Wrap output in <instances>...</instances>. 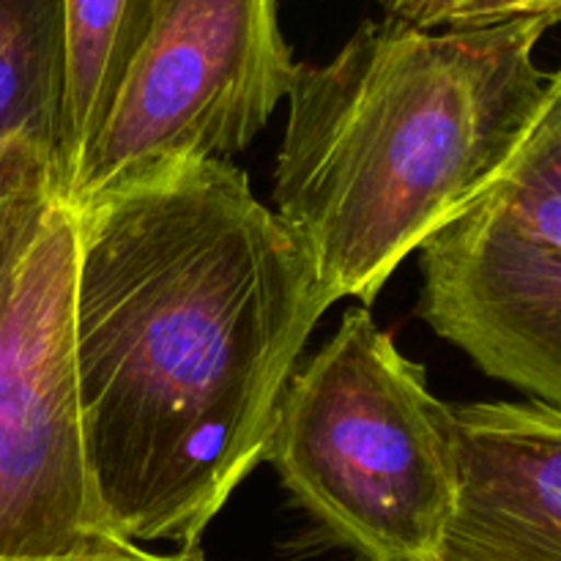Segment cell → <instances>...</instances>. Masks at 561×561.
Here are the masks:
<instances>
[{
  "label": "cell",
  "mask_w": 561,
  "mask_h": 561,
  "mask_svg": "<svg viewBox=\"0 0 561 561\" xmlns=\"http://www.w3.org/2000/svg\"><path fill=\"white\" fill-rule=\"evenodd\" d=\"M77 208V392L99 513L124 540L197 553L266 455L332 305L228 159L162 162Z\"/></svg>",
  "instance_id": "1"
},
{
  "label": "cell",
  "mask_w": 561,
  "mask_h": 561,
  "mask_svg": "<svg viewBox=\"0 0 561 561\" xmlns=\"http://www.w3.org/2000/svg\"><path fill=\"white\" fill-rule=\"evenodd\" d=\"M548 27L365 22L332 60L299 64L274 214L329 305L370 307L507 168L546 96L535 53Z\"/></svg>",
  "instance_id": "2"
},
{
  "label": "cell",
  "mask_w": 561,
  "mask_h": 561,
  "mask_svg": "<svg viewBox=\"0 0 561 561\" xmlns=\"http://www.w3.org/2000/svg\"><path fill=\"white\" fill-rule=\"evenodd\" d=\"M263 460L362 561H438L458 499V422L422 365L354 307L290 376Z\"/></svg>",
  "instance_id": "3"
},
{
  "label": "cell",
  "mask_w": 561,
  "mask_h": 561,
  "mask_svg": "<svg viewBox=\"0 0 561 561\" xmlns=\"http://www.w3.org/2000/svg\"><path fill=\"white\" fill-rule=\"evenodd\" d=\"M80 208L58 159L0 140V559L124 540L99 513L75 354Z\"/></svg>",
  "instance_id": "4"
},
{
  "label": "cell",
  "mask_w": 561,
  "mask_h": 561,
  "mask_svg": "<svg viewBox=\"0 0 561 561\" xmlns=\"http://www.w3.org/2000/svg\"><path fill=\"white\" fill-rule=\"evenodd\" d=\"M296 71L279 0H162L77 164L71 201L162 162L244 151L288 99Z\"/></svg>",
  "instance_id": "5"
},
{
  "label": "cell",
  "mask_w": 561,
  "mask_h": 561,
  "mask_svg": "<svg viewBox=\"0 0 561 561\" xmlns=\"http://www.w3.org/2000/svg\"><path fill=\"white\" fill-rule=\"evenodd\" d=\"M420 316L485 376L561 409V252L469 211L422 247Z\"/></svg>",
  "instance_id": "6"
},
{
  "label": "cell",
  "mask_w": 561,
  "mask_h": 561,
  "mask_svg": "<svg viewBox=\"0 0 561 561\" xmlns=\"http://www.w3.org/2000/svg\"><path fill=\"white\" fill-rule=\"evenodd\" d=\"M458 499L438 561H561V409L455 405Z\"/></svg>",
  "instance_id": "7"
},
{
  "label": "cell",
  "mask_w": 561,
  "mask_h": 561,
  "mask_svg": "<svg viewBox=\"0 0 561 561\" xmlns=\"http://www.w3.org/2000/svg\"><path fill=\"white\" fill-rule=\"evenodd\" d=\"M66 129L69 36L64 0H0V140L36 142L58 159L66 175Z\"/></svg>",
  "instance_id": "8"
},
{
  "label": "cell",
  "mask_w": 561,
  "mask_h": 561,
  "mask_svg": "<svg viewBox=\"0 0 561 561\" xmlns=\"http://www.w3.org/2000/svg\"><path fill=\"white\" fill-rule=\"evenodd\" d=\"M69 36V129L66 175L113 110L131 60L151 33L162 0H64Z\"/></svg>",
  "instance_id": "9"
},
{
  "label": "cell",
  "mask_w": 561,
  "mask_h": 561,
  "mask_svg": "<svg viewBox=\"0 0 561 561\" xmlns=\"http://www.w3.org/2000/svg\"><path fill=\"white\" fill-rule=\"evenodd\" d=\"M471 208L531 244L561 252V66L548 77L546 96L507 168Z\"/></svg>",
  "instance_id": "10"
},
{
  "label": "cell",
  "mask_w": 561,
  "mask_h": 561,
  "mask_svg": "<svg viewBox=\"0 0 561 561\" xmlns=\"http://www.w3.org/2000/svg\"><path fill=\"white\" fill-rule=\"evenodd\" d=\"M387 20L422 31L502 25L513 20L561 22V0H378Z\"/></svg>",
  "instance_id": "11"
},
{
  "label": "cell",
  "mask_w": 561,
  "mask_h": 561,
  "mask_svg": "<svg viewBox=\"0 0 561 561\" xmlns=\"http://www.w3.org/2000/svg\"><path fill=\"white\" fill-rule=\"evenodd\" d=\"M0 561H197V553H175V557H159V553L146 551L131 540H118L113 546L93 553H80V557L66 559H0Z\"/></svg>",
  "instance_id": "12"
}]
</instances>
